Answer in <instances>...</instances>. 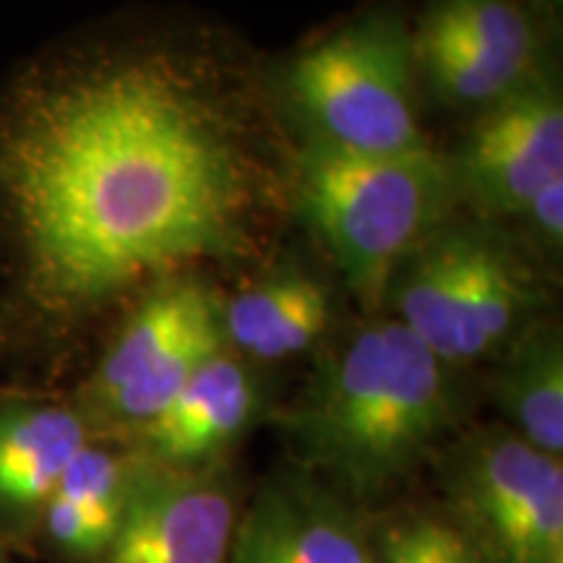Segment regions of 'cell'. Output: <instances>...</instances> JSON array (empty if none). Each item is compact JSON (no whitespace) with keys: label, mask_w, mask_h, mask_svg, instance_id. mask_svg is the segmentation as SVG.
I'll list each match as a JSON object with an SVG mask.
<instances>
[{"label":"cell","mask_w":563,"mask_h":563,"mask_svg":"<svg viewBox=\"0 0 563 563\" xmlns=\"http://www.w3.org/2000/svg\"><path fill=\"white\" fill-rule=\"evenodd\" d=\"M0 201L37 298L87 311L241 243L251 165L178 58H104L32 89L0 129Z\"/></svg>","instance_id":"6da1fadb"},{"label":"cell","mask_w":563,"mask_h":563,"mask_svg":"<svg viewBox=\"0 0 563 563\" xmlns=\"http://www.w3.org/2000/svg\"><path fill=\"white\" fill-rule=\"evenodd\" d=\"M460 402L454 368L405 323L378 321L323 357L285 428L300 467L368 511L441 452Z\"/></svg>","instance_id":"7a4b0ae2"},{"label":"cell","mask_w":563,"mask_h":563,"mask_svg":"<svg viewBox=\"0 0 563 563\" xmlns=\"http://www.w3.org/2000/svg\"><path fill=\"white\" fill-rule=\"evenodd\" d=\"M298 201L363 300L376 302L446 199L449 173L428 150L363 154L313 139L298 159Z\"/></svg>","instance_id":"3957f363"},{"label":"cell","mask_w":563,"mask_h":563,"mask_svg":"<svg viewBox=\"0 0 563 563\" xmlns=\"http://www.w3.org/2000/svg\"><path fill=\"white\" fill-rule=\"evenodd\" d=\"M412 32L394 11H373L302 51L287 87L323 144L363 154L426 146L412 97Z\"/></svg>","instance_id":"277c9868"},{"label":"cell","mask_w":563,"mask_h":563,"mask_svg":"<svg viewBox=\"0 0 563 563\" xmlns=\"http://www.w3.org/2000/svg\"><path fill=\"white\" fill-rule=\"evenodd\" d=\"M441 509L485 563H563V467L509 428L443 449Z\"/></svg>","instance_id":"5b68a950"},{"label":"cell","mask_w":563,"mask_h":563,"mask_svg":"<svg viewBox=\"0 0 563 563\" xmlns=\"http://www.w3.org/2000/svg\"><path fill=\"white\" fill-rule=\"evenodd\" d=\"M532 298L519 266L477 232L428 243L394 285V311L449 368L483 361L522 332Z\"/></svg>","instance_id":"8992f818"},{"label":"cell","mask_w":563,"mask_h":563,"mask_svg":"<svg viewBox=\"0 0 563 563\" xmlns=\"http://www.w3.org/2000/svg\"><path fill=\"white\" fill-rule=\"evenodd\" d=\"M224 342L222 306L191 282L150 295L102 355L84 389L81 415L95 433L129 439L173 402Z\"/></svg>","instance_id":"52a82bcc"},{"label":"cell","mask_w":563,"mask_h":563,"mask_svg":"<svg viewBox=\"0 0 563 563\" xmlns=\"http://www.w3.org/2000/svg\"><path fill=\"white\" fill-rule=\"evenodd\" d=\"M412 58L441 100L488 108L530 79L534 30L514 0H428Z\"/></svg>","instance_id":"ba28073f"},{"label":"cell","mask_w":563,"mask_h":563,"mask_svg":"<svg viewBox=\"0 0 563 563\" xmlns=\"http://www.w3.org/2000/svg\"><path fill=\"white\" fill-rule=\"evenodd\" d=\"M241 511L220 464L188 473L146 464L100 563H224Z\"/></svg>","instance_id":"9c48e42d"},{"label":"cell","mask_w":563,"mask_h":563,"mask_svg":"<svg viewBox=\"0 0 563 563\" xmlns=\"http://www.w3.org/2000/svg\"><path fill=\"white\" fill-rule=\"evenodd\" d=\"M224 563H376V553L365 511L298 467L243 504Z\"/></svg>","instance_id":"30bf717a"},{"label":"cell","mask_w":563,"mask_h":563,"mask_svg":"<svg viewBox=\"0 0 563 563\" xmlns=\"http://www.w3.org/2000/svg\"><path fill=\"white\" fill-rule=\"evenodd\" d=\"M563 178V104L548 81L527 79L490 102L460 154V180L490 211H525Z\"/></svg>","instance_id":"8fae6325"},{"label":"cell","mask_w":563,"mask_h":563,"mask_svg":"<svg viewBox=\"0 0 563 563\" xmlns=\"http://www.w3.org/2000/svg\"><path fill=\"white\" fill-rule=\"evenodd\" d=\"M262 399L256 373L230 350H222L188 378L157 418L125 441L159 470L188 473L217 467L220 456L262 412Z\"/></svg>","instance_id":"7c38bea8"},{"label":"cell","mask_w":563,"mask_h":563,"mask_svg":"<svg viewBox=\"0 0 563 563\" xmlns=\"http://www.w3.org/2000/svg\"><path fill=\"white\" fill-rule=\"evenodd\" d=\"M95 431L81 410L47 402L0 407V532L37 530L68 464Z\"/></svg>","instance_id":"4fadbf2b"},{"label":"cell","mask_w":563,"mask_h":563,"mask_svg":"<svg viewBox=\"0 0 563 563\" xmlns=\"http://www.w3.org/2000/svg\"><path fill=\"white\" fill-rule=\"evenodd\" d=\"M146 464L129 443L115 449L91 439L68 464L40 514L37 530L47 545L68 561L100 563Z\"/></svg>","instance_id":"5bb4252c"},{"label":"cell","mask_w":563,"mask_h":563,"mask_svg":"<svg viewBox=\"0 0 563 563\" xmlns=\"http://www.w3.org/2000/svg\"><path fill=\"white\" fill-rule=\"evenodd\" d=\"M329 321V292L308 277L264 282L222 308L228 347L262 363L302 355L321 340Z\"/></svg>","instance_id":"9a60e30c"},{"label":"cell","mask_w":563,"mask_h":563,"mask_svg":"<svg viewBox=\"0 0 563 563\" xmlns=\"http://www.w3.org/2000/svg\"><path fill=\"white\" fill-rule=\"evenodd\" d=\"M493 391L509 431L540 452L563 454V344L551 323H530L506 344Z\"/></svg>","instance_id":"2e32d148"},{"label":"cell","mask_w":563,"mask_h":563,"mask_svg":"<svg viewBox=\"0 0 563 563\" xmlns=\"http://www.w3.org/2000/svg\"><path fill=\"white\" fill-rule=\"evenodd\" d=\"M376 563H485L441 506H405L371 525Z\"/></svg>","instance_id":"e0dca14e"},{"label":"cell","mask_w":563,"mask_h":563,"mask_svg":"<svg viewBox=\"0 0 563 563\" xmlns=\"http://www.w3.org/2000/svg\"><path fill=\"white\" fill-rule=\"evenodd\" d=\"M532 214V222L543 232L548 241L561 243L563 235V178L548 183L532 196L527 209Z\"/></svg>","instance_id":"ac0fdd59"},{"label":"cell","mask_w":563,"mask_h":563,"mask_svg":"<svg viewBox=\"0 0 563 563\" xmlns=\"http://www.w3.org/2000/svg\"><path fill=\"white\" fill-rule=\"evenodd\" d=\"M0 563H13L11 561V555L5 553V548H3V543H0Z\"/></svg>","instance_id":"d6986e66"}]
</instances>
